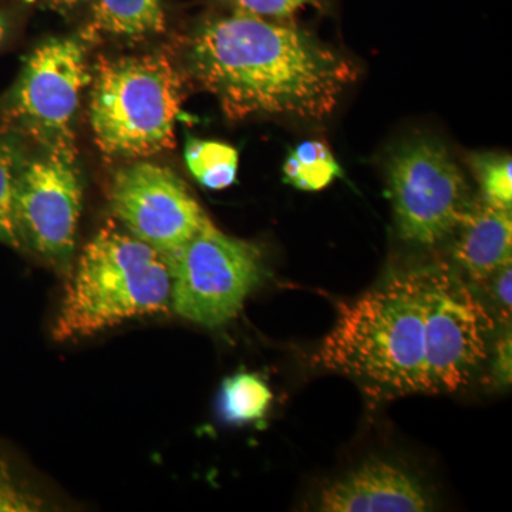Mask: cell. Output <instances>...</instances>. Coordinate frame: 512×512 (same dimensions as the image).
Masks as SVG:
<instances>
[{
  "mask_svg": "<svg viewBox=\"0 0 512 512\" xmlns=\"http://www.w3.org/2000/svg\"><path fill=\"white\" fill-rule=\"evenodd\" d=\"M188 63L231 120L259 114L325 119L357 77L355 64L291 20L234 9L202 23Z\"/></svg>",
  "mask_w": 512,
  "mask_h": 512,
  "instance_id": "cell-1",
  "label": "cell"
},
{
  "mask_svg": "<svg viewBox=\"0 0 512 512\" xmlns=\"http://www.w3.org/2000/svg\"><path fill=\"white\" fill-rule=\"evenodd\" d=\"M424 311L423 268L394 275L340 305L315 363L349 376L373 399L427 394Z\"/></svg>",
  "mask_w": 512,
  "mask_h": 512,
  "instance_id": "cell-2",
  "label": "cell"
},
{
  "mask_svg": "<svg viewBox=\"0 0 512 512\" xmlns=\"http://www.w3.org/2000/svg\"><path fill=\"white\" fill-rule=\"evenodd\" d=\"M170 306L171 272L163 252L109 222L74 266L52 336L57 342L87 338Z\"/></svg>",
  "mask_w": 512,
  "mask_h": 512,
  "instance_id": "cell-3",
  "label": "cell"
},
{
  "mask_svg": "<svg viewBox=\"0 0 512 512\" xmlns=\"http://www.w3.org/2000/svg\"><path fill=\"white\" fill-rule=\"evenodd\" d=\"M181 104L183 83L167 57L101 60L89 107L94 141L111 157H150L170 150Z\"/></svg>",
  "mask_w": 512,
  "mask_h": 512,
  "instance_id": "cell-4",
  "label": "cell"
},
{
  "mask_svg": "<svg viewBox=\"0 0 512 512\" xmlns=\"http://www.w3.org/2000/svg\"><path fill=\"white\" fill-rule=\"evenodd\" d=\"M164 255L171 272V308L207 328L237 318L265 275L259 248L224 234L210 218L183 247Z\"/></svg>",
  "mask_w": 512,
  "mask_h": 512,
  "instance_id": "cell-5",
  "label": "cell"
},
{
  "mask_svg": "<svg viewBox=\"0 0 512 512\" xmlns=\"http://www.w3.org/2000/svg\"><path fill=\"white\" fill-rule=\"evenodd\" d=\"M90 80L79 40H47L26 59L6 100V120L46 153L76 156L73 123Z\"/></svg>",
  "mask_w": 512,
  "mask_h": 512,
  "instance_id": "cell-6",
  "label": "cell"
},
{
  "mask_svg": "<svg viewBox=\"0 0 512 512\" xmlns=\"http://www.w3.org/2000/svg\"><path fill=\"white\" fill-rule=\"evenodd\" d=\"M427 394L453 393L488 356L494 320L447 265L424 266Z\"/></svg>",
  "mask_w": 512,
  "mask_h": 512,
  "instance_id": "cell-7",
  "label": "cell"
},
{
  "mask_svg": "<svg viewBox=\"0 0 512 512\" xmlns=\"http://www.w3.org/2000/svg\"><path fill=\"white\" fill-rule=\"evenodd\" d=\"M389 185L400 235L421 247L454 234L473 202L463 171L433 141H412L397 150Z\"/></svg>",
  "mask_w": 512,
  "mask_h": 512,
  "instance_id": "cell-8",
  "label": "cell"
},
{
  "mask_svg": "<svg viewBox=\"0 0 512 512\" xmlns=\"http://www.w3.org/2000/svg\"><path fill=\"white\" fill-rule=\"evenodd\" d=\"M83 187L74 156L46 153L25 161L15 192L22 244L56 268L67 269L76 248Z\"/></svg>",
  "mask_w": 512,
  "mask_h": 512,
  "instance_id": "cell-9",
  "label": "cell"
},
{
  "mask_svg": "<svg viewBox=\"0 0 512 512\" xmlns=\"http://www.w3.org/2000/svg\"><path fill=\"white\" fill-rule=\"evenodd\" d=\"M110 205L130 234L163 254L183 247L208 218L184 181L170 168L153 163L117 171Z\"/></svg>",
  "mask_w": 512,
  "mask_h": 512,
  "instance_id": "cell-10",
  "label": "cell"
},
{
  "mask_svg": "<svg viewBox=\"0 0 512 512\" xmlns=\"http://www.w3.org/2000/svg\"><path fill=\"white\" fill-rule=\"evenodd\" d=\"M431 505L416 478L387 463L365 464L319 497V510L326 512H423Z\"/></svg>",
  "mask_w": 512,
  "mask_h": 512,
  "instance_id": "cell-11",
  "label": "cell"
},
{
  "mask_svg": "<svg viewBox=\"0 0 512 512\" xmlns=\"http://www.w3.org/2000/svg\"><path fill=\"white\" fill-rule=\"evenodd\" d=\"M453 256L473 282L490 281L512 259L510 208L483 200L471 202L456 229Z\"/></svg>",
  "mask_w": 512,
  "mask_h": 512,
  "instance_id": "cell-12",
  "label": "cell"
},
{
  "mask_svg": "<svg viewBox=\"0 0 512 512\" xmlns=\"http://www.w3.org/2000/svg\"><path fill=\"white\" fill-rule=\"evenodd\" d=\"M93 28L114 36L161 33L165 19L160 0H93Z\"/></svg>",
  "mask_w": 512,
  "mask_h": 512,
  "instance_id": "cell-13",
  "label": "cell"
},
{
  "mask_svg": "<svg viewBox=\"0 0 512 512\" xmlns=\"http://www.w3.org/2000/svg\"><path fill=\"white\" fill-rule=\"evenodd\" d=\"M184 157L192 177L208 190H225L237 180L238 151L228 144L190 137Z\"/></svg>",
  "mask_w": 512,
  "mask_h": 512,
  "instance_id": "cell-14",
  "label": "cell"
},
{
  "mask_svg": "<svg viewBox=\"0 0 512 512\" xmlns=\"http://www.w3.org/2000/svg\"><path fill=\"white\" fill-rule=\"evenodd\" d=\"M285 181L302 191H320L342 175L328 144L303 141L293 148L284 164Z\"/></svg>",
  "mask_w": 512,
  "mask_h": 512,
  "instance_id": "cell-15",
  "label": "cell"
},
{
  "mask_svg": "<svg viewBox=\"0 0 512 512\" xmlns=\"http://www.w3.org/2000/svg\"><path fill=\"white\" fill-rule=\"evenodd\" d=\"M274 394L254 373H237L222 383L220 409L229 424H247L264 419Z\"/></svg>",
  "mask_w": 512,
  "mask_h": 512,
  "instance_id": "cell-16",
  "label": "cell"
},
{
  "mask_svg": "<svg viewBox=\"0 0 512 512\" xmlns=\"http://www.w3.org/2000/svg\"><path fill=\"white\" fill-rule=\"evenodd\" d=\"M23 160L15 140L0 138V242L9 247H23L15 217L16 181Z\"/></svg>",
  "mask_w": 512,
  "mask_h": 512,
  "instance_id": "cell-17",
  "label": "cell"
},
{
  "mask_svg": "<svg viewBox=\"0 0 512 512\" xmlns=\"http://www.w3.org/2000/svg\"><path fill=\"white\" fill-rule=\"evenodd\" d=\"M484 200L498 207L512 205V161L507 154H477L471 157Z\"/></svg>",
  "mask_w": 512,
  "mask_h": 512,
  "instance_id": "cell-18",
  "label": "cell"
},
{
  "mask_svg": "<svg viewBox=\"0 0 512 512\" xmlns=\"http://www.w3.org/2000/svg\"><path fill=\"white\" fill-rule=\"evenodd\" d=\"M43 501L39 495L16 476L13 468L0 458V512L40 511Z\"/></svg>",
  "mask_w": 512,
  "mask_h": 512,
  "instance_id": "cell-19",
  "label": "cell"
},
{
  "mask_svg": "<svg viewBox=\"0 0 512 512\" xmlns=\"http://www.w3.org/2000/svg\"><path fill=\"white\" fill-rule=\"evenodd\" d=\"M229 8L259 18L291 20L299 12L322 8L328 0H222Z\"/></svg>",
  "mask_w": 512,
  "mask_h": 512,
  "instance_id": "cell-20",
  "label": "cell"
},
{
  "mask_svg": "<svg viewBox=\"0 0 512 512\" xmlns=\"http://www.w3.org/2000/svg\"><path fill=\"white\" fill-rule=\"evenodd\" d=\"M490 281L493 282V292L495 302L500 306L504 316L511 315L512 306V269L511 264L503 266L497 274L491 276Z\"/></svg>",
  "mask_w": 512,
  "mask_h": 512,
  "instance_id": "cell-21",
  "label": "cell"
},
{
  "mask_svg": "<svg viewBox=\"0 0 512 512\" xmlns=\"http://www.w3.org/2000/svg\"><path fill=\"white\" fill-rule=\"evenodd\" d=\"M511 348L510 333L498 340L497 348H495L494 379L495 382L504 384V386L511 383Z\"/></svg>",
  "mask_w": 512,
  "mask_h": 512,
  "instance_id": "cell-22",
  "label": "cell"
},
{
  "mask_svg": "<svg viewBox=\"0 0 512 512\" xmlns=\"http://www.w3.org/2000/svg\"><path fill=\"white\" fill-rule=\"evenodd\" d=\"M37 2L46 3L53 8H73L79 3L87 2V0H37Z\"/></svg>",
  "mask_w": 512,
  "mask_h": 512,
  "instance_id": "cell-23",
  "label": "cell"
},
{
  "mask_svg": "<svg viewBox=\"0 0 512 512\" xmlns=\"http://www.w3.org/2000/svg\"><path fill=\"white\" fill-rule=\"evenodd\" d=\"M6 22L3 16L0 15V42H2L3 36H5Z\"/></svg>",
  "mask_w": 512,
  "mask_h": 512,
  "instance_id": "cell-24",
  "label": "cell"
}]
</instances>
